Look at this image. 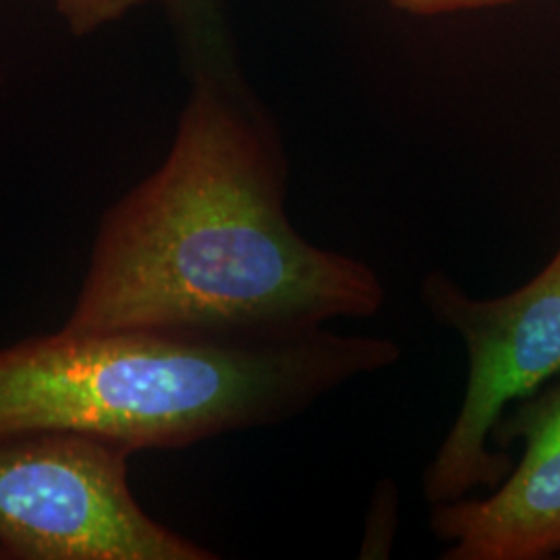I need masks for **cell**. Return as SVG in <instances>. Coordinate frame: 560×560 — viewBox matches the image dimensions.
<instances>
[{"label":"cell","instance_id":"5b68a950","mask_svg":"<svg viewBox=\"0 0 560 560\" xmlns=\"http://www.w3.org/2000/svg\"><path fill=\"white\" fill-rule=\"evenodd\" d=\"M494 442L523 455L486 499L432 504L430 529L444 560H548L560 555V384L515 402Z\"/></svg>","mask_w":560,"mask_h":560},{"label":"cell","instance_id":"9c48e42d","mask_svg":"<svg viewBox=\"0 0 560 560\" xmlns=\"http://www.w3.org/2000/svg\"><path fill=\"white\" fill-rule=\"evenodd\" d=\"M173 18L187 27L198 40H206L210 34V25L214 21L212 0H162Z\"/></svg>","mask_w":560,"mask_h":560},{"label":"cell","instance_id":"6da1fadb","mask_svg":"<svg viewBox=\"0 0 560 560\" xmlns=\"http://www.w3.org/2000/svg\"><path fill=\"white\" fill-rule=\"evenodd\" d=\"M284 194L272 122L201 65L166 159L104 214L62 328L279 340L378 314V275L298 233Z\"/></svg>","mask_w":560,"mask_h":560},{"label":"cell","instance_id":"7a4b0ae2","mask_svg":"<svg viewBox=\"0 0 560 560\" xmlns=\"http://www.w3.org/2000/svg\"><path fill=\"white\" fill-rule=\"evenodd\" d=\"M399 360L395 340L326 328L279 340L60 328L0 351V439L71 432L177 451L291 420Z\"/></svg>","mask_w":560,"mask_h":560},{"label":"cell","instance_id":"ba28073f","mask_svg":"<svg viewBox=\"0 0 560 560\" xmlns=\"http://www.w3.org/2000/svg\"><path fill=\"white\" fill-rule=\"evenodd\" d=\"M400 13L416 18H441V15H457L481 9H497L504 4H513L517 0H386Z\"/></svg>","mask_w":560,"mask_h":560},{"label":"cell","instance_id":"3957f363","mask_svg":"<svg viewBox=\"0 0 560 560\" xmlns=\"http://www.w3.org/2000/svg\"><path fill=\"white\" fill-rule=\"evenodd\" d=\"M420 293L432 320L465 345L469 363L459 413L423 471L432 506L506 478L513 465L494 444L499 421L560 374V245L534 279L501 298H474L441 270L423 277Z\"/></svg>","mask_w":560,"mask_h":560},{"label":"cell","instance_id":"8992f818","mask_svg":"<svg viewBox=\"0 0 560 560\" xmlns=\"http://www.w3.org/2000/svg\"><path fill=\"white\" fill-rule=\"evenodd\" d=\"M399 488L393 480H381L374 488L365 515L360 559H388L399 532Z\"/></svg>","mask_w":560,"mask_h":560},{"label":"cell","instance_id":"277c9868","mask_svg":"<svg viewBox=\"0 0 560 560\" xmlns=\"http://www.w3.org/2000/svg\"><path fill=\"white\" fill-rule=\"evenodd\" d=\"M131 448L71 432L0 439V552L23 560H212L150 517Z\"/></svg>","mask_w":560,"mask_h":560},{"label":"cell","instance_id":"52a82bcc","mask_svg":"<svg viewBox=\"0 0 560 560\" xmlns=\"http://www.w3.org/2000/svg\"><path fill=\"white\" fill-rule=\"evenodd\" d=\"M71 34L88 36L152 0H55Z\"/></svg>","mask_w":560,"mask_h":560}]
</instances>
